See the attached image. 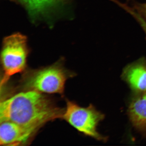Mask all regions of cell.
Wrapping results in <instances>:
<instances>
[{"label":"cell","mask_w":146,"mask_h":146,"mask_svg":"<svg viewBox=\"0 0 146 146\" xmlns=\"http://www.w3.org/2000/svg\"><path fill=\"white\" fill-rule=\"evenodd\" d=\"M28 54L26 39L25 36L16 34L5 39L1 53V61L4 71L1 85L6 82L11 76L25 70Z\"/></svg>","instance_id":"obj_4"},{"label":"cell","mask_w":146,"mask_h":146,"mask_svg":"<svg viewBox=\"0 0 146 146\" xmlns=\"http://www.w3.org/2000/svg\"><path fill=\"white\" fill-rule=\"evenodd\" d=\"M135 8L146 20V3L143 4H139V5L137 7V8L136 7Z\"/></svg>","instance_id":"obj_10"},{"label":"cell","mask_w":146,"mask_h":146,"mask_svg":"<svg viewBox=\"0 0 146 146\" xmlns=\"http://www.w3.org/2000/svg\"><path fill=\"white\" fill-rule=\"evenodd\" d=\"M131 102L128 113L133 126L143 133H146V91Z\"/></svg>","instance_id":"obj_7"},{"label":"cell","mask_w":146,"mask_h":146,"mask_svg":"<svg viewBox=\"0 0 146 146\" xmlns=\"http://www.w3.org/2000/svg\"><path fill=\"white\" fill-rule=\"evenodd\" d=\"M104 118V115L92 104L88 107H82L74 102L67 100L62 119L86 136L99 141H104L106 140L105 137L97 130L98 125Z\"/></svg>","instance_id":"obj_3"},{"label":"cell","mask_w":146,"mask_h":146,"mask_svg":"<svg viewBox=\"0 0 146 146\" xmlns=\"http://www.w3.org/2000/svg\"><path fill=\"white\" fill-rule=\"evenodd\" d=\"M0 123L1 145L18 146L26 144L38 131L11 122Z\"/></svg>","instance_id":"obj_5"},{"label":"cell","mask_w":146,"mask_h":146,"mask_svg":"<svg viewBox=\"0 0 146 146\" xmlns=\"http://www.w3.org/2000/svg\"><path fill=\"white\" fill-rule=\"evenodd\" d=\"M123 78L136 92L146 91V63L139 61L128 65L123 72Z\"/></svg>","instance_id":"obj_6"},{"label":"cell","mask_w":146,"mask_h":146,"mask_svg":"<svg viewBox=\"0 0 146 146\" xmlns=\"http://www.w3.org/2000/svg\"><path fill=\"white\" fill-rule=\"evenodd\" d=\"M127 13L133 17L135 20L138 22V24L141 26V27L145 34L146 37V20L143 16L139 12L133 7H129L127 9Z\"/></svg>","instance_id":"obj_9"},{"label":"cell","mask_w":146,"mask_h":146,"mask_svg":"<svg viewBox=\"0 0 146 146\" xmlns=\"http://www.w3.org/2000/svg\"><path fill=\"white\" fill-rule=\"evenodd\" d=\"M25 4L30 13L33 15L43 13L55 3L58 0H21Z\"/></svg>","instance_id":"obj_8"},{"label":"cell","mask_w":146,"mask_h":146,"mask_svg":"<svg viewBox=\"0 0 146 146\" xmlns=\"http://www.w3.org/2000/svg\"><path fill=\"white\" fill-rule=\"evenodd\" d=\"M74 74L59 63L46 68L26 72L21 81L24 91H33L43 94L63 95L67 80Z\"/></svg>","instance_id":"obj_2"},{"label":"cell","mask_w":146,"mask_h":146,"mask_svg":"<svg viewBox=\"0 0 146 146\" xmlns=\"http://www.w3.org/2000/svg\"><path fill=\"white\" fill-rule=\"evenodd\" d=\"M64 112L43 93L23 91L1 102L0 122H11L38 130L47 123L62 118Z\"/></svg>","instance_id":"obj_1"}]
</instances>
